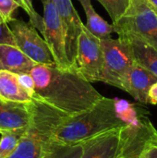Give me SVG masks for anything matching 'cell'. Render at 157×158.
<instances>
[{"instance_id": "4", "label": "cell", "mask_w": 157, "mask_h": 158, "mask_svg": "<svg viewBox=\"0 0 157 158\" xmlns=\"http://www.w3.org/2000/svg\"><path fill=\"white\" fill-rule=\"evenodd\" d=\"M118 108L128 123L121 128L115 158H143L146 147L157 140V131L147 116L133 105L117 99Z\"/></svg>"}, {"instance_id": "14", "label": "cell", "mask_w": 157, "mask_h": 158, "mask_svg": "<svg viewBox=\"0 0 157 158\" xmlns=\"http://www.w3.org/2000/svg\"><path fill=\"white\" fill-rule=\"evenodd\" d=\"M35 65L16 45L0 44V70H7L15 74L28 73Z\"/></svg>"}, {"instance_id": "28", "label": "cell", "mask_w": 157, "mask_h": 158, "mask_svg": "<svg viewBox=\"0 0 157 158\" xmlns=\"http://www.w3.org/2000/svg\"><path fill=\"white\" fill-rule=\"evenodd\" d=\"M14 1L17 2V3L19 5V6H20L21 8H23L24 10H26V6H25V4H24L23 0H14Z\"/></svg>"}, {"instance_id": "18", "label": "cell", "mask_w": 157, "mask_h": 158, "mask_svg": "<svg viewBox=\"0 0 157 158\" xmlns=\"http://www.w3.org/2000/svg\"><path fill=\"white\" fill-rule=\"evenodd\" d=\"M25 131L26 128L0 131V158H7L14 153Z\"/></svg>"}, {"instance_id": "16", "label": "cell", "mask_w": 157, "mask_h": 158, "mask_svg": "<svg viewBox=\"0 0 157 158\" xmlns=\"http://www.w3.org/2000/svg\"><path fill=\"white\" fill-rule=\"evenodd\" d=\"M126 38L131 47L135 63L150 71L157 78V50L145 42L134 36H119Z\"/></svg>"}, {"instance_id": "9", "label": "cell", "mask_w": 157, "mask_h": 158, "mask_svg": "<svg viewBox=\"0 0 157 158\" xmlns=\"http://www.w3.org/2000/svg\"><path fill=\"white\" fill-rule=\"evenodd\" d=\"M43 4V31L44 41L57 66L66 69L71 67L68 61L65 49L63 26L52 0H41Z\"/></svg>"}, {"instance_id": "3", "label": "cell", "mask_w": 157, "mask_h": 158, "mask_svg": "<svg viewBox=\"0 0 157 158\" xmlns=\"http://www.w3.org/2000/svg\"><path fill=\"white\" fill-rule=\"evenodd\" d=\"M68 117L32 98L31 117L14 153L7 158H41L53 142L56 126Z\"/></svg>"}, {"instance_id": "23", "label": "cell", "mask_w": 157, "mask_h": 158, "mask_svg": "<svg viewBox=\"0 0 157 158\" xmlns=\"http://www.w3.org/2000/svg\"><path fill=\"white\" fill-rule=\"evenodd\" d=\"M1 44L16 45L12 31L8 24L0 17V44Z\"/></svg>"}, {"instance_id": "26", "label": "cell", "mask_w": 157, "mask_h": 158, "mask_svg": "<svg viewBox=\"0 0 157 158\" xmlns=\"http://www.w3.org/2000/svg\"><path fill=\"white\" fill-rule=\"evenodd\" d=\"M148 103L157 105V81L151 86L148 92Z\"/></svg>"}, {"instance_id": "10", "label": "cell", "mask_w": 157, "mask_h": 158, "mask_svg": "<svg viewBox=\"0 0 157 158\" xmlns=\"http://www.w3.org/2000/svg\"><path fill=\"white\" fill-rule=\"evenodd\" d=\"M52 2L63 26L68 61L71 67H74L78 39L85 25L82 23L71 0H52Z\"/></svg>"}, {"instance_id": "17", "label": "cell", "mask_w": 157, "mask_h": 158, "mask_svg": "<svg viewBox=\"0 0 157 158\" xmlns=\"http://www.w3.org/2000/svg\"><path fill=\"white\" fill-rule=\"evenodd\" d=\"M79 2L84 9L87 19L85 27L90 32L99 39L110 37L111 33L115 32L113 24H109L94 10L92 0H79Z\"/></svg>"}, {"instance_id": "6", "label": "cell", "mask_w": 157, "mask_h": 158, "mask_svg": "<svg viewBox=\"0 0 157 158\" xmlns=\"http://www.w3.org/2000/svg\"><path fill=\"white\" fill-rule=\"evenodd\" d=\"M104 63L100 81L121 89L127 72L136 64L129 41L124 37L100 39Z\"/></svg>"}, {"instance_id": "21", "label": "cell", "mask_w": 157, "mask_h": 158, "mask_svg": "<svg viewBox=\"0 0 157 158\" xmlns=\"http://www.w3.org/2000/svg\"><path fill=\"white\" fill-rule=\"evenodd\" d=\"M19 7V5L14 0H0V17L8 24L15 19L13 13Z\"/></svg>"}, {"instance_id": "11", "label": "cell", "mask_w": 157, "mask_h": 158, "mask_svg": "<svg viewBox=\"0 0 157 158\" xmlns=\"http://www.w3.org/2000/svg\"><path fill=\"white\" fill-rule=\"evenodd\" d=\"M121 128L112 130L81 143V158H115L120 140Z\"/></svg>"}, {"instance_id": "15", "label": "cell", "mask_w": 157, "mask_h": 158, "mask_svg": "<svg viewBox=\"0 0 157 158\" xmlns=\"http://www.w3.org/2000/svg\"><path fill=\"white\" fill-rule=\"evenodd\" d=\"M0 100L30 104L32 102V95L20 84L18 74L0 70Z\"/></svg>"}, {"instance_id": "25", "label": "cell", "mask_w": 157, "mask_h": 158, "mask_svg": "<svg viewBox=\"0 0 157 158\" xmlns=\"http://www.w3.org/2000/svg\"><path fill=\"white\" fill-rule=\"evenodd\" d=\"M143 158H157V140L151 143L146 147Z\"/></svg>"}, {"instance_id": "19", "label": "cell", "mask_w": 157, "mask_h": 158, "mask_svg": "<svg viewBox=\"0 0 157 158\" xmlns=\"http://www.w3.org/2000/svg\"><path fill=\"white\" fill-rule=\"evenodd\" d=\"M81 144L68 145L53 141L41 158H81Z\"/></svg>"}, {"instance_id": "1", "label": "cell", "mask_w": 157, "mask_h": 158, "mask_svg": "<svg viewBox=\"0 0 157 158\" xmlns=\"http://www.w3.org/2000/svg\"><path fill=\"white\" fill-rule=\"evenodd\" d=\"M28 73L34 84L32 98L68 117L92 107L103 97L75 67L37 64Z\"/></svg>"}, {"instance_id": "8", "label": "cell", "mask_w": 157, "mask_h": 158, "mask_svg": "<svg viewBox=\"0 0 157 158\" xmlns=\"http://www.w3.org/2000/svg\"><path fill=\"white\" fill-rule=\"evenodd\" d=\"M12 31L16 46L36 64H56L53 56L44 41L36 29L23 20L13 19L8 23Z\"/></svg>"}, {"instance_id": "7", "label": "cell", "mask_w": 157, "mask_h": 158, "mask_svg": "<svg viewBox=\"0 0 157 158\" xmlns=\"http://www.w3.org/2000/svg\"><path fill=\"white\" fill-rule=\"evenodd\" d=\"M104 56L100 39L84 26L78 39L74 67L90 82L100 81Z\"/></svg>"}, {"instance_id": "2", "label": "cell", "mask_w": 157, "mask_h": 158, "mask_svg": "<svg viewBox=\"0 0 157 158\" xmlns=\"http://www.w3.org/2000/svg\"><path fill=\"white\" fill-rule=\"evenodd\" d=\"M116 99L103 96L92 107L73 116L64 117L56 126L53 141L68 145L81 143L104 132L126 126Z\"/></svg>"}, {"instance_id": "24", "label": "cell", "mask_w": 157, "mask_h": 158, "mask_svg": "<svg viewBox=\"0 0 157 158\" xmlns=\"http://www.w3.org/2000/svg\"><path fill=\"white\" fill-rule=\"evenodd\" d=\"M18 77H19V81L20 84L32 95L34 84H33V80L31 77V75L29 73H23V74H18Z\"/></svg>"}, {"instance_id": "20", "label": "cell", "mask_w": 157, "mask_h": 158, "mask_svg": "<svg viewBox=\"0 0 157 158\" xmlns=\"http://www.w3.org/2000/svg\"><path fill=\"white\" fill-rule=\"evenodd\" d=\"M105 8L113 23L117 22L127 11L132 0H98Z\"/></svg>"}, {"instance_id": "13", "label": "cell", "mask_w": 157, "mask_h": 158, "mask_svg": "<svg viewBox=\"0 0 157 158\" xmlns=\"http://www.w3.org/2000/svg\"><path fill=\"white\" fill-rule=\"evenodd\" d=\"M31 117V103L19 104L0 100V131L25 129Z\"/></svg>"}, {"instance_id": "5", "label": "cell", "mask_w": 157, "mask_h": 158, "mask_svg": "<svg viewBox=\"0 0 157 158\" xmlns=\"http://www.w3.org/2000/svg\"><path fill=\"white\" fill-rule=\"evenodd\" d=\"M113 26L118 36L137 37L157 50V14L147 0H132Z\"/></svg>"}, {"instance_id": "22", "label": "cell", "mask_w": 157, "mask_h": 158, "mask_svg": "<svg viewBox=\"0 0 157 158\" xmlns=\"http://www.w3.org/2000/svg\"><path fill=\"white\" fill-rule=\"evenodd\" d=\"M25 6H26V12L30 18V23L35 28L38 29L41 32L43 31V18L35 11L32 4V0H23Z\"/></svg>"}, {"instance_id": "27", "label": "cell", "mask_w": 157, "mask_h": 158, "mask_svg": "<svg viewBox=\"0 0 157 158\" xmlns=\"http://www.w3.org/2000/svg\"><path fill=\"white\" fill-rule=\"evenodd\" d=\"M147 2L150 4V6L153 7V9L157 14V0H147Z\"/></svg>"}, {"instance_id": "12", "label": "cell", "mask_w": 157, "mask_h": 158, "mask_svg": "<svg viewBox=\"0 0 157 158\" xmlns=\"http://www.w3.org/2000/svg\"><path fill=\"white\" fill-rule=\"evenodd\" d=\"M157 78L147 69L135 64L125 75L121 90L130 94L136 101L148 104V92Z\"/></svg>"}]
</instances>
